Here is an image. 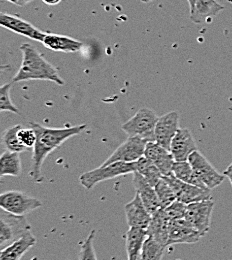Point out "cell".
Returning a JSON list of instances; mask_svg holds the SVG:
<instances>
[{"instance_id": "cell-16", "label": "cell", "mask_w": 232, "mask_h": 260, "mask_svg": "<svg viewBox=\"0 0 232 260\" xmlns=\"http://www.w3.org/2000/svg\"><path fill=\"white\" fill-rule=\"evenodd\" d=\"M125 215L129 228L147 229L151 221V214L144 206L137 192L132 200L125 205Z\"/></svg>"}, {"instance_id": "cell-13", "label": "cell", "mask_w": 232, "mask_h": 260, "mask_svg": "<svg viewBox=\"0 0 232 260\" xmlns=\"http://www.w3.org/2000/svg\"><path fill=\"white\" fill-rule=\"evenodd\" d=\"M196 150L197 146L190 130L179 128L170 145V152L175 161H187L189 156Z\"/></svg>"}, {"instance_id": "cell-27", "label": "cell", "mask_w": 232, "mask_h": 260, "mask_svg": "<svg viewBox=\"0 0 232 260\" xmlns=\"http://www.w3.org/2000/svg\"><path fill=\"white\" fill-rule=\"evenodd\" d=\"M165 248L154 238L148 236L144 242L139 258L141 260H161Z\"/></svg>"}, {"instance_id": "cell-9", "label": "cell", "mask_w": 232, "mask_h": 260, "mask_svg": "<svg viewBox=\"0 0 232 260\" xmlns=\"http://www.w3.org/2000/svg\"><path fill=\"white\" fill-rule=\"evenodd\" d=\"M166 181L173 188L176 198L178 201L183 202L188 205L194 202H198L202 200H208L211 197V190L201 188L196 185L186 183L177 179L173 174L163 176Z\"/></svg>"}, {"instance_id": "cell-4", "label": "cell", "mask_w": 232, "mask_h": 260, "mask_svg": "<svg viewBox=\"0 0 232 260\" xmlns=\"http://www.w3.org/2000/svg\"><path fill=\"white\" fill-rule=\"evenodd\" d=\"M136 171L135 162H114L108 165H101L98 168L83 173L79 181L86 189L93 188L96 184L121 175L134 173Z\"/></svg>"}, {"instance_id": "cell-21", "label": "cell", "mask_w": 232, "mask_h": 260, "mask_svg": "<svg viewBox=\"0 0 232 260\" xmlns=\"http://www.w3.org/2000/svg\"><path fill=\"white\" fill-rule=\"evenodd\" d=\"M43 45L50 50L59 51V52H76L81 49L83 43L77 39L71 38L67 35L60 34H46L45 38L42 41Z\"/></svg>"}, {"instance_id": "cell-33", "label": "cell", "mask_w": 232, "mask_h": 260, "mask_svg": "<svg viewBox=\"0 0 232 260\" xmlns=\"http://www.w3.org/2000/svg\"><path fill=\"white\" fill-rule=\"evenodd\" d=\"M7 1H9V2H11L13 4H16L18 6H24V5L30 3L34 0H7Z\"/></svg>"}, {"instance_id": "cell-22", "label": "cell", "mask_w": 232, "mask_h": 260, "mask_svg": "<svg viewBox=\"0 0 232 260\" xmlns=\"http://www.w3.org/2000/svg\"><path fill=\"white\" fill-rule=\"evenodd\" d=\"M148 237L146 229L130 228L125 235V247L127 260H137L139 258L144 242Z\"/></svg>"}, {"instance_id": "cell-7", "label": "cell", "mask_w": 232, "mask_h": 260, "mask_svg": "<svg viewBox=\"0 0 232 260\" xmlns=\"http://www.w3.org/2000/svg\"><path fill=\"white\" fill-rule=\"evenodd\" d=\"M213 207L214 202L211 199L188 204L184 219L191 228L204 236L210 228Z\"/></svg>"}, {"instance_id": "cell-1", "label": "cell", "mask_w": 232, "mask_h": 260, "mask_svg": "<svg viewBox=\"0 0 232 260\" xmlns=\"http://www.w3.org/2000/svg\"><path fill=\"white\" fill-rule=\"evenodd\" d=\"M30 127L36 133V143L34 147V154L31 158V166L29 176L36 183L43 181L41 167L47 155L54 149L58 148L63 142L70 137L81 133L87 127L86 124L76 125L72 127H45L38 123L30 122Z\"/></svg>"}, {"instance_id": "cell-10", "label": "cell", "mask_w": 232, "mask_h": 260, "mask_svg": "<svg viewBox=\"0 0 232 260\" xmlns=\"http://www.w3.org/2000/svg\"><path fill=\"white\" fill-rule=\"evenodd\" d=\"M147 143L148 142L139 137H128L102 165L114 162H136L144 156Z\"/></svg>"}, {"instance_id": "cell-25", "label": "cell", "mask_w": 232, "mask_h": 260, "mask_svg": "<svg viewBox=\"0 0 232 260\" xmlns=\"http://www.w3.org/2000/svg\"><path fill=\"white\" fill-rule=\"evenodd\" d=\"M135 163H136V171L139 172L145 178V180L153 187H155V185L163 177V174L161 173V171L150 160H148L145 156H142Z\"/></svg>"}, {"instance_id": "cell-36", "label": "cell", "mask_w": 232, "mask_h": 260, "mask_svg": "<svg viewBox=\"0 0 232 260\" xmlns=\"http://www.w3.org/2000/svg\"><path fill=\"white\" fill-rule=\"evenodd\" d=\"M142 2H144V3H147V2H150V1H153V0H141Z\"/></svg>"}, {"instance_id": "cell-20", "label": "cell", "mask_w": 232, "mask_h": 260, "mask_svg": "<svg viewBox=\"0 0 232 260\" xmlns=\"http://www.w3.org/2000/svg\"><path fill=\"white\" fill-rule=\"evenodd\" d=\"M170 220L166 215L163 208H160L151 215V221L147 228L148 236L154 238L161 245L167 247L168 234H169Z\"/></svg>"}, {"instance_id": "cell-6", "label": "cell", "mask_w": 232, "mask_h": 260, "mask_svg": "<svg viewBox=\"0 0 232 260\" xmlns=\"http://www.w3.org/2000/svg\"><path fill=\"white\" fill-rule=\"evenodd\" d=\"M42 205V202L21 191H6L0 195L1 209L20 216L32 212Z\"/></svg>"}, {"instance_id": "cell-14", "label": "cell", "mask_w": 232, "mask_h": 260, "mask_svg": "<svg viewBox=\"0 0 232 260\" xmlns=\"http://www.w3.org/2000/svg\"><path fill=\"white\" fill-rule=\"evenodd\" d=\"M144 156L153 163L163 174V176L171 175L175 159L170 150L159 145L157 142H148L145 147Z\"/></svg>"}, {"instance_id": "cell-17", "label": "cell", "mask_w": 232, "mask_h": 260, "mask_svg": "<svg viewBox=\"0 0 232 260\" xmlns=\"http://www.w3.org/2000/svg\"><path fill=\"white\" fill-rule=\"evenodd\" d=\"M132 174L134 188L140 196L148 212L152 215L153 213H155L157 210L161 208L155 188L152 185H150L139 172L135 171Z\"/></svg>"}, {"instance_id": "cell-18", "label": "cell", "mask_w": 232, "mask_h": 260, "mask_svg": "<svg viewBox=\"0 0 232 260\" xmlns=\"http://www.w3.org/2000/svg\"><path fill=\"white\" fill-rule=\"evenodd\" d=\"M189 5L190 19L194 23L205 22L224 9L216 0H192Z\"/></svg>"}, {"instance_id": "cell-38", "label": "cell", "mask_w": 232, "mask_h": 260, "mask_svg": "<svg viewBox=\"0 0 232 260\" xmlns=\"http://www.w3.org/2000/svg\"><path fill=\"white\" fill-rule=\"evenodd\" d=\"M191 1H192V0H188V2H189V3H190V2H191Z\"/></svg>"}, {"instance_id": "cell-30", "label": "cell", "mask_w": 232, "mask_h": 260, "mask_svg": "<svg viewBox=\"0 0 232 260\" xmlns=\"http://www.w3.org/2000/svg\"><path fill=\"white\" fill-rule=\"evenodd\" d=\"M94 238H95V231L92 230L85 241L81 244L80 251H79V260H97L95 248H94Z\"/></svg>"}, {"instance_id": "cell-29", "label": "cell", "mask_w": 232, "mask_h": 260, "mask_svg": "<svg viewBox=\"0 0 232 260\" xmlns=\"http://www.w3.org/2000/svg\"><path fill=\"white\" fill-rule=\"evenodd\" d=\"M11 86H12V82L4 84L0 88V110L18 114L19 110L13 104L11 98H10Z\"/></svg>"}, {"instance_id": "cell-39", "label": "cell", "mask_w": 232, "mask_h": 260, "mask_svg": "<svg viewBox=\"0 0 232 260\" xmlns=\"http://www.w3.org/2000/svg\"><path fill=\"white\" fill-rule=\"evenodd\" d=\"M137 260H141V259H140V258H138V259H137Z\"/></svg>"}, {"instance_id": "cell-3", "label": "cell", "mask_w": 232, "mask_h": 260, "mask_svg": "<svg viewBox=\"0 0 232 260\" xmlns=\"http://www.w3.org/2000/svg\"><path fill=\"white\" fill-rule=\"evenodd\" d=\"M156 113L149 108H141L121 128L128 137H139L146 142L155 141V126L158 121Z\"/></svg>"}, {"instance_id": "cell-35", "label": "cell", "mask_w": 232, "mask_h": 260, "mask_svg": "<svg viewBox=\"0 0 232 260\" xmlns=\"http://www.w3.org/2000/svg\"><path fill=\"white\" fill-rule=\"evenodd\" d=\"M47 5H56L61 2V0H42Z\"/></svg>"}, {"instance_id": "cell-31", "label": "cell", "mask_w": 232, "mask_h": 260, "mask_svg": "<svg viewBox=\"0 0 232 260\" xmlns=\"http://www.w3.org/2000/svg\"><path fill=\"white\" fill-rule=\"evenodd\" d=\"M186 209H187L186 204L176 200L172 204H170L169 206L164 208V211H165L166 215L169 218L170 222H173L176 220L184 219L185 214H186Z\"/></svg>"}, {"instance_id": "cell-24", "label": "cell", "mask_w": 232, "mask_h": 260, "mask_svg": "<svg viewBox=\"0 0 232 260\" xmlns=\"http://www.w3.org/2000/svg\"><path fill=\"white\" fill-rule=\"evenodd\" d=\"M172 174L179 180L184 181L189 184L196 185L201 188L208 189L202 181L199 179L197 174L195 173L194 169L192 168L189 161H175L173 168H172Z\"/></svg>"}, {"instance_id": "cell-5", "label": "cell", "mask_w": 232, "mask_h": 260, "mask_svg": "<svg viewBox=\"0 0 232 260\" xmlns=\"http://www.w3.org/2000/svg\"><path fill=\"white\" fill-rule=\"evenodd\" d=\"M31 231V225L25 216L15 215L1 209L0 213V246L1 249Z\"/></svg>"}, {"instance_id": "cell-15", "label": "cell", "mask_w": 232, "mask_h": 260, "mask_svg": "<svg viewBox=\"0 0 232 260\" xmlns=\"http://www.w3.org/2000/svg\"><path fill=\"white\" fill-rule=\"evenodd\" d=\"M202 235L197 230L191 228L185 219L176 220L170 222L169 234H168V243L167 246L181 243H196L200 240Z\"/></svg>"}, {"instance_id": "cell-26", "label": "cell", "mask_w": 232, "mask_h": 260, "mask_svg": "<svg viewBox=\"0 0 232 260\" xmlns=\"http://www.w3.org/2000/svg\"><path fill=\"white\" fill-rule=\"evenodd\" d=\"M21 127H22L21 125H13L3 132L2 142L6 150L11 152L21 153L28 149L21 143L18 137V131Z\"/></svg>"}, {"instance_id": "cell-34", "label": "cell", "mask_w": 232, "mask_h": 260, "mask_svg": "<svg viewBox=\"0 0 232 260\" xmlns=\"http://www.w3.org/2000/svg\"><path fill=\"white\" fill-rule=\"evenodd\" d=\"M228 179H229V181H230V183H231L232 185V168H229V167H227V169L224 171V173H223Z\"/></svg>"}, {"instance_id": "cell-19", "label": "cell", "mask_w": 232, "mask_h": 260, "mask_svg": "<svg viewBox=\"0 0 232 260\" xmlns=\"http://www.w3.org/2000/svg\"><path fill=\"white\" fill-rule=\"evenodd\" d=\"M36 244V238L31 231L7 245L0 252V260H20Z\"/></svg>"}, {"instance_id": "cell-11", "label": "cell", "mask_w": 232, "mask_h": 260, "mask_svg": "<svg viewBox=\"0 0 232 260\" xmlns=\"http://www.w3.org/2000/svg\"><path fill=\"white\" fill-rule=\"evenodd\" d=\"M0 25L12 32L20 34L39 42H42L46 36V33L36 28L30 22L18 16L3 12L0 14Z\"/></svg>"}, {"instance_id": "cell-37", "label": "cell", "mask_w": 232, "mask_h": 260, "mask_svg": "<svg viewBox=\"0 0 232 260\" xmlns=\"http://www.w3.org/2000/svg\"><path fill=\"white\" fill-rule=\"evenodd\" d=\"M228 167H229V168H232V163L229 165V166H228Z\"/></svg>"}, {"instance_id": "cell-2", "label": "cell", "mask_w": 232, "mask_h": 260, "mask_svg": "<svg viewBox=\"0 0 232 260\" xmlns=\"http://www.w3.org/2000/svg\"><path fill=\"white\" fill-rule=\"evenodd\" d=\"M20 50L22 52V61L18 72L12 78V83L28 80H46L58 85H64V80L59 75L58 70L49 63L34 45L23 43L20 46Z\"/></svg>"}, {"instance_id": "cell-32", "label": "cell", "mask_w": 232, "mask_h": 260, "mask_svg": "<svg viewBox=\"0 0 232 260\" xmlns=\"http://www.w3.org/2000/svg\"><path fill=\"white\" fill-rule=\"evenodd\" d=\"M18 137L21 143L28 149L34 147L36 143V133L32 127L30 128L21 127L18 131Z\"/></svg>"}, {"instance_id": "cell-28", "label": "cell", "mask_w": 232, "mask_h": 260, "mask_svg": "<svg viewBox=\"0 0 232 260\" xmlns=\"http://www.w3.org/2000/svg\"><path fill=\"white\" fill-rule=\"evenodd\" d=\"M155 191L158 196L160 206L161 208H166L170 204H172L174 201L177 200L176 194L173 190V188L170 186V184L166 181L164 177H162L159 182L155 185Z\"/></svg>"}, {"instance_id": "cell-12", "label": "cell", "mask_w": 232, "mask_h": 260, "mask_svg": "<svg viewBox=\"0 0 232 260\" xmlns=\"http://www.w3.org/2000/svg\"><path fill=\"white\" fill-rule=\"evenodd\" d=\"M179 127V115L176 111H171L158 118L155 126V142L170 150L173 137Z\"/></svg>"}, {"instance_id": "cell-23", "label": "cell", "mask_w": 232, "mask_h": 260, "mask_svg": "<svg viewBox=\"0 0 232 260\" xmlns=\"http://www.w3.org/2000/svg\"><path fill=\"white\" fill-rule=\"evenodd\" d=\"M22 166L19 153L6 150L0 158V176L18 177L21 174Z\"/></svg>"}, {"instance_id": "cell-8", "label": "cell", "mask_w": 232, "mask_h": 260, "mask_svg": "<svg viewBox=\"0 0 232 260\" xmlns=\"http://www.w3.org/2000/svg\"><path fill=\"white\" fill-rule=\"evenodd\" d=\"M188 161L191 164L202 183L210 190L219 186L226 177L224 174L219 173L198 150L194 151L189 156Z\"/></svg>"}]
</instances>
